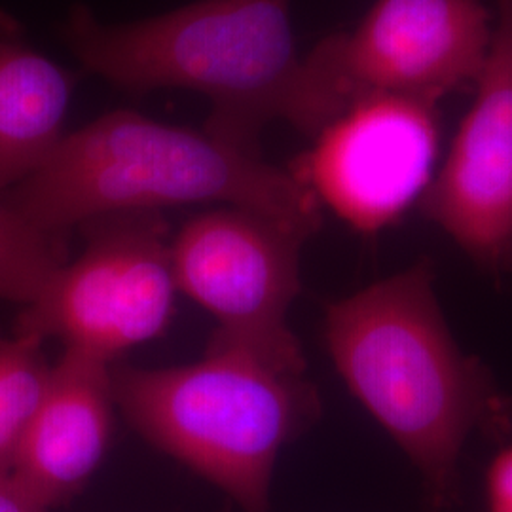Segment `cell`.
I'll return each instance as SVG.
<instances>
[{"mask_svg":"<svg viewBox=\"0 0 512 512\" xmlns=\"http://www.w3.org/2000/svg\"><path fill=\"white\" fill-rule=\"evenodd\" d=\"M42 342L0 334V476L10 475L35 418L52 365Z\"/></svg>","mask_w":512,"mask_h":512,"instance_id":"obj_12","label":"cell"},{"mask_svg":"<svg viewBox=\"0 0 512 512\" xmlns=\"http://www.w3.org/2000/svg\"><path fill=\"white\" fill-rule=\"evenodd\" d=\"M325 344L344 384L418 469L437 505L456 492L467 440L497 412L482 366L459 348L429 260L325 313Z\"/></svg>","mask_w":512,"mask_h":512,"instance_id":"obj_2","label":"cell"},{"mask_svg":"<svg viewBox=\"0 0 512 512\" xmlns=\"http://www.w3.org/2000/svg\"><path fill=\"white\" fill-rule=\"evenodd\" d=\"M492 31L494 18L480 0H376L351 31L304 55L325 128L368 97L439 105L475 86Z\"/></svg>","mask_w":512,"mask_h":512,"instance_id":"obj_5","label":"cell"},{"mask_svg":"<svg viewBox=\"0 0 512 512\" xmlns=\"http://www.w3.org/2000/svg\"><path fill=\"white\" fill-rule=\"evenodd\" d=\"M2 196L54 234L110 213L192 203L255 209L308 236L323 224L321 203L293 171L135 110H112L65 135L40 169Z\"/></svg>","mask_w":512,"mask_h":512,"instance_id":"obj_3","label":"cell"},{"mask_svg":"<svg viewBox=\"0 0 512 512\" xmlns=\"http://www.w3.org/2000/svg\"><path fill=\"white\" fill-rule=\"evenodd\" d=\"M86 247L23 306L16 334L101 361L160 336L175 296L169 228L160 211H124L86 220Z\"/></svg>","mask_w":512,"mask_h":512,"instance_id":"obj_6","label":"cell"},{"mask_svg":"<svg viewBox=\"0 0 512 512\" xmlns=\"http://www.w3.org/2000/svg\"><path fill=\"white\" fill-rule=\"evenodd\" d=\"M475 101L421 198L427 219L484 270H512V0H494Z\"/></svg>","mask_w":512,"mask_h":512,"instance_id":"obj_9","label":"cell"},{"mask_svg":"<svg viewBox=\"0 0 512 512\" xmlns=\"http://www.w3.org/2000/svg\"><path fill=\"white\" fill-rule=\"evenodd\" d=\"M59 33L88 73L122 92L202 93L211 103L203 131L232 147L262 154L260 135L272 122L313 139L325 129L291 0H196L131 23H105L78 2Z\"/></svg>","mask_w":512,"mask_h":512,"instance_id":"obj_1","label":"cell"},{"mask_svg":"<svg viewBox=\"0 0 512 512\" xmlns=\"http://www.w3.org/2000/svg\"><path fill=\"white\" fill-rule=\"evenodd\" d=\"M74 80L0 10V194L31 177L65 137Z\"/></svg>","mask_w":512,"mask_h":512,"instance_id":"obj_11","label":"cell"},{"mask_svg":"<svg viewBox=\"0 0 512 512\" xmlns=\"http://www.w3.org/2000/svg\"><path fill=\"white\" fill-rule=\"evenodd\" d=\"M112 365L73 349L52 365L10 473L48 509L80 494L107 454L116 408Z\"/></svg>","mask_w":512,"mask_h":512,"instance_id":"obj_10","label":"cell"},{"mask_svg":"<svg viewBox=\"0 0 512 512\" xmlns=\"http://www.w3.org/2000/svg\"><path fill=\"white\" fill-rule=\"evenodd\" d=\"M310 238L255 209L205 211L171 239L177 289L219 321L213 342L304 376L306 359L289 311L300 293V251Z\"/></svg>","mask_w":512,"mask_h":512,"instance_id":"obj_7","label":"cell"},{"mask_svg":"<svg viewBox=\"0 0 512 512\" xmlns=\"http://www.w3.org/2000/svg\"><path fill=\"white\" fill-rule=\"evenodd\" d=\"M437 105L368 97L349 107L293 173L317 202L361 234L395 224L423 198L439 150Z\"/></svg>","mask_w":512,"mask_h":512,"instance_id":"obj_8","label":"cell"},{"mask_svg":"<svg viewBox=\"0 0 512 512\" xmlns=\"http://www.w3.org/2000/svg\"><path fill=\"white\" fill-rule=\"evenodd\" d=\"M116 408L133 429L228 495L241 512H272L283 448L310 427L319 397L304 376L213 342L202 361L112 365Z\"/></svg>","mask_w":512,"mask_h":512,"instance_id":"obj_4","label":"cell"},{"mask_svg":"<svg viewBox=\"0 0 512 512\" xmlns=\"http://www.w3.org/2000/svg\"><path fill=\"white\" fill-rule=\"evenodd\" d=\"M0 512H50V509L23 490L12 475H6L0 476Z\"/></svg>","mask_w":512,"mask_h":512,"instance_id":"obj_15","label":"cell"},{"mask_svg":"<svg viewBox=\"0 0 512 512\" xmlns=\"http://www.w3.org/2000/svg\"><path fill=\"white\" fill-rule=\"evenodd\" d=\"M65 262V234L33 224L0 194V300L31 304Z\"/></svg>","mask_w":512,"mask_h":512,"instance_id":"obj_13","label":"cell"},{"mask_svg":"<svg viewBox=\"0 0 512 512\" xmlns=\"http://www.w3.org/2000/svg\"><path fill=\"white\" fill-rule=\"evenodd\" d=\"M484 512H512V442L495 454L486 469Z\"/></svg>","mask_w":512,"mask_h":512,"instance_id":"obj_14","label":"cell"}]
</instances>
